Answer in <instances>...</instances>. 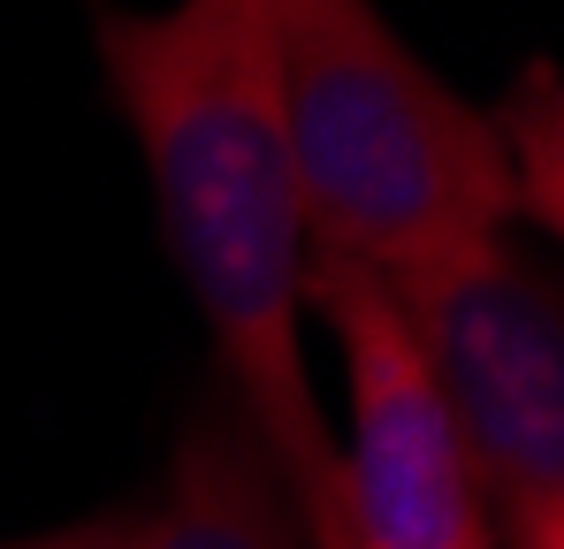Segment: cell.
I'll list each match as a JSON object with an SVG mask.
<instances>
[{"instance_id":"cell-3","label":"cell","mask_w":564,"mask_h":549,"mask_svg":"<svg viewBox=\"0 0 564 549\" xmlns=\"http://www.w3.org/2000/svg\"><path fill=\"white\" fill-rule=\"evenodd\" d=\"M389 305L458 428L496 542L564 519V268L496 237L458 268L397 282Z\"/></svg>"},{"instance_id":"cell-7","label":"cell","mask_w":564,"mask_h":549,"mask_svg":"<svg viewBox=\"0 0 564 549\" xmlns=\"http://www.w3.org/2000/svg\"><path fill=\"white\" fill-rule=\"evenodd\" d=\"M0 549H69V527L62 535H31V542H0Z\"/></svg>"},{"instance_id":"cell-2","label":"cell","mask_w":564,"mask_h":549,"mask_svg":"<svg viewBox=\"0 0 564 549\" xmlns=\"http://www.w3.org/2000/svg\"><path fill=\"white\" fill-rule=\"evenodd\" d=\"M268 69L313 260L397 290L511 237L519 176L496 115L458 99L367 0H268Z\"/></svg>"},{"instance_id":"cell-5","label":"cell","mask_w":564,"mask_h":549,"mask_svg":"<svg viewBox=\"0 0 564 549\" xmlns=\"http://www.w3.org/2000/svg\"><path fill=\"white\" fill-rule=\"evenodd\" d=\"M99 549H313V535L268 443L237 420V405H214L184 428L161 504L99 519Z\"/></svg>"},{"instance_id":"cell-1","label":"cell","mask_w":564,"mask_h":549,"mask_svg":"<svg viewBox=\"0 0 564 549\" xmlns=\"http://www.w3.org/2000/svg\"><path fill=\"white\" fill-rule=\"evenodd\" d=\"M115 107L153 176L161 237L206 313L237 420L282 465L313 549H351L344 451L305 374L313 237L275 122L268 0H191L99 23Z\"/></svg>"},{"instance_id":"cell-8","label":"cell","mask_w":564,"mask_h":549,"mask_svg":"<svg viewBox=\"0 0 564 549\" xmlns=\"http://www.w3.org/2000/svg\"><path fill=\"white\" fill-rule=\"evenodd\" d=\"M69 549H99V519H85V527H69Z\"/></svg>"},{"instance_id":"cell-4","label":"cell","mask_w":564,"mask_h":549,"mask_svg":"<svg viewBox=\"0 0 564 549\" xmlns=\"http://www.w3.org/2000/svg\"><path fill=\"white\" fill-rule=\"evenodd\" d=\"M305 305L336 329L344 381H351V435L336 443L351 549H496L458 428L412 352L389 290L344 260H313Z\"/></svg>"},{"instance_id":"cell-6","label":"cell","mask_w":564,"mask_h":549,"mask_svg":"<svg viewBox=\"0 0 564 549\" xmlns=\"http://www.w3.org/2000/svg\"><path fill=\"white\" fill-rule=\"evenodd\" d=\"M503 153H511V176H519V214L542 222L564 245V77L557 69H527L503 115Z\"/></svg>"}]
</instances>
